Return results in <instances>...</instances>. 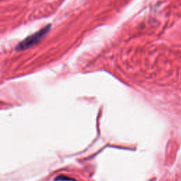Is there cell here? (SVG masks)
I'll return each instance as SVG.
<instances>
[{
  "instance_id": "6da1fadb",
  "label": "cell",
  "mask_w": 181,
  "mask_h": 181,
  "mask_svg": "<svg viewBox=\"0 0 181 181\" xmlns=\"http://www.w3.org/2000/svg\"><path fill=\"white\" fill-rule=\"evenodd\" d=\"M50 28V26H47L45 28H43L42 30L39 31L38 32L34 33V34L30 35L28 38L21 41L18 46L16 47V50H26L28 47H31L33 45H34L36 43H38L40 41V39H42L43 37L46 35V33L48 32Z\"/></svg>"
},
{
  "instance_id": "7a4b0ae2",
  "label": "cell",
  "mask_w": 181,
  "mask_h": 181,
  "mask_svg": "<svg viewBox=\"0 0 181 181\" xmlns=\"http://www.w3.org/2000/svg\"><path fill=\"white\" fill-rule=\"evenodd\" d=\"M71 180L73 181L74 180H73V179H72L71 178H68V177L64 176H58L55 178V181H71Z\"/></svg>"
}]
</instances>
